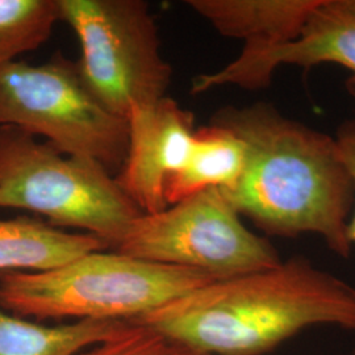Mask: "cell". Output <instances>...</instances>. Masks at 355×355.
Segmentation results:
<instances>
[{"label": "cell", "mask_w": 355, "mask_h": 355, "mask_svg": "<svg viewBox=\"0 0 355 355\" xmlns=\"http://www.w3.org/2000/svg\"><path fill=\"white\" fill-rule=\"evenodd\" d=\"M211 124L228 128L246 146L237 183L220 190L229 204L268 236L313 233L343 258L354 182L336 137L280 114L266 103L218 110Z\"/></svg>", "instance_id": "6da1fadb"}, {"label": "cell", "mask_w": 355, "mask_h": 355, "mask_svg": "<svg viewBox=\"0 0 355 355\" xmlns=\"http://www.w3.org/2000/svg\"><path fill=\"white\" fill-rule=\"evenodd\" d=\"M207 355H265L316 325L355 329V288L305 257L215 280L128 321Z\"/></svg>", "instance_id": "7a4b0ae2"}, {"label": "cell", "mask_w": 355, "mask_h": 355, "mask_svg": "<svg viewBox=\"0 0 355 355\" xmlns=\"http://www.w3.org/2000/svg\"><path fill=\"white\" fill-rule=\"evenodd\" d=\"M215 280L101 250L44 272H0V306L23 318L130 321Z\"/></svg>", "instance_id": "3957f363"}, {"label": "cell", "mask_w": 355, "mask_h": 355, "mask_svg": "<svg viewBox=\"0 0 355 355\" xmlns=\"http://www.w3.org/2000/svg\"><path fill=\"white\" fill-rule=\"evenodd\" d=\"M0 208L86 230L114 249L142 215L102 164L58 152L16 127H0Z\"/></svg>", "instance_id": "277c9868"}, {"label": "cell", "mask_w": 355, "mask_h": 355, "mask_svg": "<svg viewBox=\"0 0 355 355\" xmlns=\"http://www.w3.org/2000/svg\"><path fill=\"white\" fill-rule=\"evenodd\" d=\"M61 21L80 45L82 82L110 112L127 119L133 105L166 98L173 67L161 53L145 0H58Z\"/></svg>", "instance_id": "5b68a950"}, {"label": "cell", "mask_w": 355, "mask_h": 355, "mask_svg": "<svg viewBox=\"0 0 355 355\" xmlns=\"http://www.w3.org/2000/svg\"><path fill=\"white\" fill-rule=\"evenodd\" d=\"M44 137L58 152L120 170L128 152L127 119L110 112L82 82L76 62L58 51L48 64L0 67V127Z\"/></svg>", "instance_id": "8992f818"}, {"label": "cell", "mask_w": 355, "mask_h": 355, "mask_svg": "<svg viewBox=\"0 0 355 355\" xmlns=\"http://www.w3.org/2000/svg\"><path fill=\"white\" fill-rule=\"evenodd\" d=\"M114 252L199 270L218 280L282 262L274 245L245 227L218 189L195 193L154 215L142 214Z\"/></svg>", "instance_id": "52a82bcc"}, {"label": "cell", "mask_w": 355, "mask_h": 355, "mask_svg": "<svg viewBox=\"0 0 355 355\" xmlns=\"http://www.w3.org/2000/svg\"><path fill=\"white\" fill-rule=\"evenodd\" d=\"M322 64L343 66L355 76V0H321L293 41L267 49H242L223 69L195 76L191 92L198 95L224 86L266 89L279 66L308 70Z\"/></svg>", "instance_id": "ba28073f"}, {"label": "cell", "mask_w": 355, "mask_h": 355, "mask_svg": "<svg viewBox=\"0 0 355 355\" xmlns=\"http://www.w3.org/2000/svg\"><path fill=\"white\" fill-rule=\"evenodd\" d=\"M193 120L192 112L167 96L129 110L127 158L114 178L142 214L168 207L166 183L189 159Z\"/></svg>", "instance_id": "9c48e42d"}, {"label": "cell", "mask_w": 355, "mask_h": 355, "mask_svg": "<svg viewBox=\"0 0 355 355\" xmlns=\"http://www.w3.org/2000/svg\"><path fill=\"white\" fill-rule=\"evenodd\" d=\"M321 0H187L186 4L242 49H267L297 37Z\"/></svg>", "instance_id": "30bf717a"}, {"label": "cell", "mask_w": 355, "mask_h": 355, "mask_svg": "<svg viewBox=\"0 0 355 355\" xmlns=\"http://www.w3.org/2000/svg\"><path fill=\"white\" fill-rule=\"evenodd\" d=\"M104 249L92 234L69 233L41 218H0V272H44Z\"/></svg>", "instance_id": "8fae6325"}, {"label": "cell", "mask_w": 355, "mask_h": 355, "mask_svg": "<svg viewBox=\"0 0 355 355\" xmlns=\"http://www.w3.org/2000/svg\"><path fill=\"white\" fill-rule=\"evenodd\" d=\"M246 164V146L230 129L211 124L195 130L190 155L166 183L168 205L202 191L233 187Z\"/></svg>", "instance_id": "7c38bea8"}, {"label": "cell", "mask_w": 355, "mask_h": 355, "mask_svg": "<svg viewBox=\"0 0 355 355\" xmlns=\"http://www.w3.org/2000/svg\"><path fill=\"white\" fill-rule=\"evenodd\" d=\"M130 324L120 320H78L46 327L0 306V355H76L119 337Z\"/></svg>", "instance_id": "4fadbf2b"}, {"label": "cell", "mask_w": 355, "mask_h": 355, "mask_svg": "<svg viewBox=\"0 0 355 355\" xmlns=\"http://www.w3.org/2000/svg\"><path fill=\"white\" fill-rule=\"evenodd\" d=\"M58 21V0H0V67L37 51Z\"/></svg>", "instance_id": "5bb4252c"}, {"label": "cell", "mask_w": 355, "mask_h": 355, "mask_svg": "<svg viewBox=\"0 0 355 355\" xmlns=\"http://www.w3.org/2000/svg\"><path fill=\"white\" fill-rule=\"evenodd\" d=\"M130 324V322H129ZM80 355H207L189 346L171 341L142 325L130 324L119 337L95 345Z\"/></svg>", "instance_id": "9a60e30c"}, {"label": "cell", "mask_w": 355, "mask_h": 355, "mask_svg": "<svg viewBox=\"0 0 355 355\" xmlns=\"http://www.w3.org/2000/svg\"><path fill=\"white\" fill-rule=\"evenodd\" d=\"M336 141L355 187V119L343 123L337 132ZM347 239L352 245L355 243V214L347 224Z\"/></svg>", "instance_id": "2e32d148"}, {"label": "cell", "mask_w": 355, "mask_h": 355, "mask_svg": "<svg viewBox=\"0 0 355 355\" xmlns=\"http://www.w3.org/2000/svg\"><path fill=\"white\" fill-rule=\"evenodd\" d=\"M345 87H346L347 94L350 95L352 101H353V103H354L355 107V76H350V78L346 80V83H345Z\"/></svg>", "instance_id": "e0dca14e"}, {"label": "cell", "mask_w": 355, "mask_h": 355, "mask_svg": "<svg viewBox=\"0 0 355 355\" xmlns=\"http://www.w3.org/2000/svg\"><path fill=\"white\" fill-rule=\"evenodd\" d=\"M352 355H355V350H354V352H353V354H352Z\"/></svg>", "instance_id": "ac0fdd59"}]
</instances>
